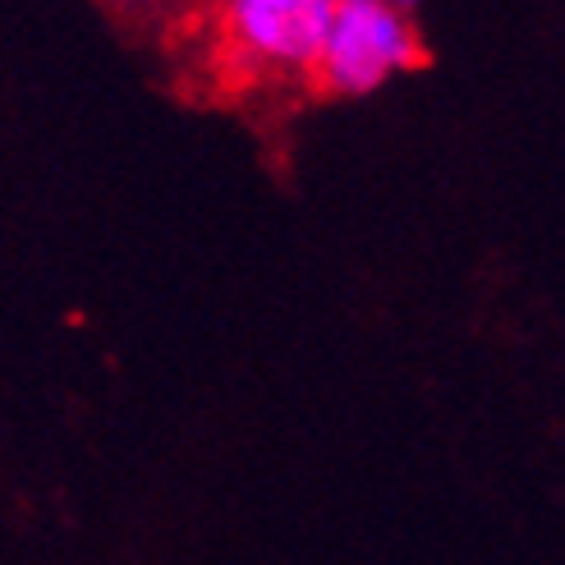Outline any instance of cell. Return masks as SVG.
Returning <instances> with one entry per match:
<instances>
[{
	"label": "cell",
	"mask_w": 565,
	"mask_h": 565,
	"mask_svg": "<svg viewBox=\"0 0 565 565\" xmlns=\"http://www.w3.org/2000/svg\"><path fill=\"white\" fill-rule=\"evenodd\" d=\"M428 55L405 14H395L382 0H341L331 10V33L318 55V78L331 93L363 97L382 88L395 70H418Z\"/></svg>",
	"instance_id": "obj_1"
},
{
	"label": "cell",
	"mask_w": 565,
	"mask_h": 565,
	"mask_svg": "<svg viewBox=\"0 0 565 565\" xmlns=\"http://www.w3.org/2000/svg\"><path fill=\"white\" fill-rule=\"evenodd\" d=\"M331 0H235L225 28L258 61L313 70L331 33Z\"/></svg>",
	"instance_id": "obj_2"
}]
</instances>
